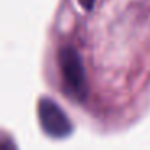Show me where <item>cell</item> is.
I'll return each mask as SVG.
<instances>
[{
  "label": "cell",
  "mask_w": 150,
  "mask_h": 150,
  "mask_svg": "<svg viewBox=\"0 0 150 150\" xmlns=\"http://www.w3.org/2000/svg\"><path fill=\"white\" fill-rule=\"evenodd\" d=\"M58 66L66 92L78 100H84L87 95V81L78 50L71 45L62 47L58 52Z\"/></svg>",
  "instance_id": "6da1fadb"
},
{
  "label": "cell",
  "mask_w": 150,
  "mask_h": 150,
  "mask_svg": "<svg viewBox=\"0 0 150 150\" xmlns=\"http://www.w3.org/2000/svg\"><path fill=\"white\" fill-rule=\"evenodd\" d=\"M37 111H39L40 126L50 137L63 139L71 134L73 124L57 102L50 100V98H40Z\"/></svg>",
  "instance_id": "7a4b0ae2"
},
{
  "label": "cell",
  "mask_w": 150,
  "mask_h": 150,
  "mask_svg": "<svg viewBox=\"0 0 150 150\" xmlns=\"http://www.w3.org/2000/svg\"><path fill=\"white\" fill-rule=\"evenodd\" d=\"M79 4L86 8V10H91L94 7V0H79Z\"/></svg>",
  "instance_id": "3957f363"
},
{
  "label": "cell",
  "mask_w": 150,
  "mask_h": 150,
  "mask_svg": "<svg viewBox=\"0 0 150 150\" xmlns=\"http://www.w3.org/2000/svg\"><path fill=\"white\" fill-rule=\"evenodd\" d=\"M2 150H15V147H13V144H10L8 140H4V142H2Z\"/></svg>",
  "instance_id": "277c9868"
}]
</instances>
